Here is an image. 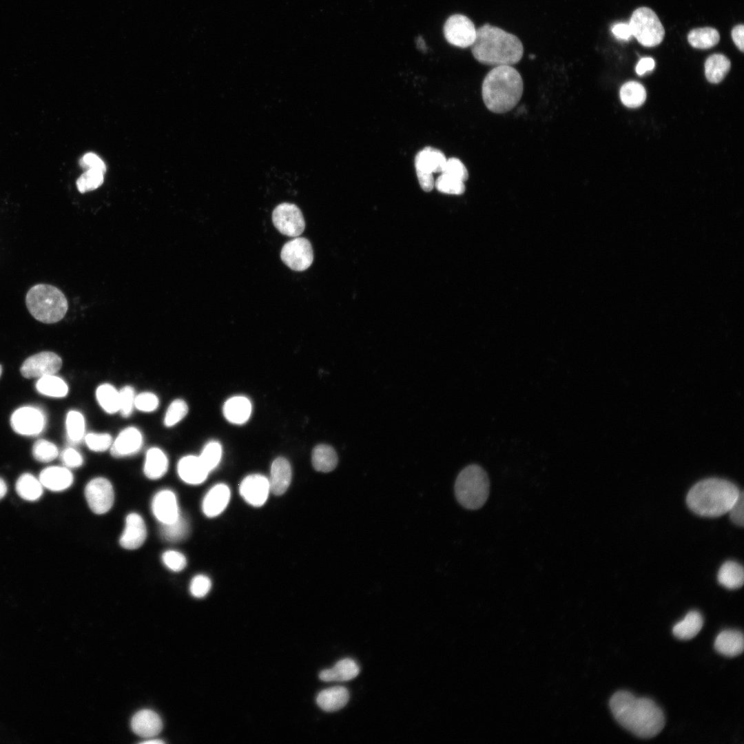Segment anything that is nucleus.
Here are the masks:
<instances>
[{
    "label": "nucleus",
    "mask_w": 744,
    "mask_h": 744,
    "mask_svg": "<svg viewBox=\"0 0 744 744\" xmlns=\"http://www.w3.org/2000/svg\"><path fill=\"white\" fill-rule=\"evenodd\" d=\"M272 221L282 234L290 237L300 236L305 227L302 213L293 203H282L277 205L272 212Z\"/></svg>",
    "instance_id": "1a4fd4ad"
},
{
    "label": "nucleus",
    "mask_w": 744,
    "mask_h": 744,
    "mask_svg": "<svg viewBox=\"0 0 744 744\" xmlns=\"http://www.w3.org/2000/svg\"><path fill=\"white\" fill-rule=\"evenodd\" d=\"M728 513L733 523L741 526H743V494L742 492Z\"/></svg>",
    "instance_id": "5fc2aeb1"
},
{
    "label": "nucleus",
    "mask_w": 744,
    "mask_h": 744,
    "mask_svg": "<svg viewBox=\"0 0 744 744\" xmlns=\"http://www.w3.org/2000/svg\"><path fill=\"white\" fill-rule=\"evenodd\" d=\"M732 38L736 47L740 51L744 50V26L743 25H737L734 26L732 30Z\"/></svg>",
    "instance_id": "4d7b16f0"
},
{
    "label": "nucleus",
    "mask_w": 744,
    "mask_h": 744,
    "mask_svg": "<svg viewBox=\"0 0 744 744\" xmlns=\"http://www.w3.org/2000/svg\"><path fill=\"white\" fill-rule=\"evenodd\" d=\"M221 455L220 444L217 442H210L205 445L199 457L208 471L210 472L218 464Z\"/></svg>",
    "instance_id": "c03bdc74"
},
{
    "label": "nucleus",
    "mask_w": 744,
    "mask_h": 744,
    "mask_svg": "<svg viewBox=\"0 0 744 744\" xmlns=\"http://www.w3.org/2000/svg\"><path fill=\"white\" fill-rule=\"evenodd\" d=\"M446 157L438 149L426 147L420 150L415 158V168L417 176H433L435 173H441Z\"/></svg>",
    "instance_id": "f3484780"
},
{
    "label": "nucleus",
    "mask_w": 744,
    "mask_h": 744,
    "mask_svg": "<svg viewBox=\"0 0 744 744\" xmlns=\"http://www.w3.org/2000/svg\"><path fill=\"white\" fill-rule=\"evenodd\" d=\"M85 497L92 512L99 515L106 513L114 501L112 485L104 477L94 478L85 488Z\"/></svg>",
    "instance_id": "9b49d317"
},
{
    "label": "nucleus",
    "mask_w": 744,
    "mask_h": 744,
    "mask_svg": "<svg viewBox=\"0 0 744 744\" xmlns=\"http://www.w3.org/2000/svg\"><path fill=\"white\" fill-rule=\"evenodd\" d=\"M1 373H2V366H1V365L0 364V377H1Z\"/></svg>",
    "instance_id": "680f3d73"
},
{
    "label": "nucleus",
    "mask_w": 744,
    "mask_h": 744,
    "mask_svg": "<svg viewBox=\"0 0 744 744\" xmlns=\"http://www.w3.org/2000/svg\"><path fill=\"white\" fill-rule=\"evenodd\" d=\"M188 412L186 402L181 399H176L169 405L164 417V424L172 427L181 421Z\"/></svg>",
    "instance_id": "37998d69"
},
{
    "label": "nucleus",
    "mask_w": 744,
    "mask_h": 744,
    "mask_svg": "<svg viewBox=\"0 0 744 744\" xmlns=\"http://www.w3.org/2000/svg\"><path fill=\"white\" fill-rule=\"evenodd\" d=\"M80 165L87 169H96L103 173L106 167L104 162L94 153L89 152L84 154L79 161Z\"/></svg>",
    "instance_id": "603ef678"
},
{
    "label": "nucleus",
    "mask_w": 744,
    "mask_h": 744,
    "mask_svg": "<svg viewBox=\"0 0 744 744\" xmlns=\"http://www.w3.org/2000/svg\"><path fill=\"white\" fill-rule=\"evenodd\" d=\"M717 578L719 583L728 589L739 588L743 584V568L736 561H726L721 566Z\"/></svg>",
    "instance_id": "c756f323"
},
{
    "label": "nucleus",
    "mask_w": 744,
    "mask_h": 744,
    "mask_svg": "<svg viewBox=\"0 0 744 744\" xmlns=\"http://www.w3.org/2000/svg\"><path fill=\"white\" fill-rule=\"evenodd\" d=\"M251 405L249 400L242 396H235L229 399L223 406V413L226 419L234 424H243L249 417Z\"/></svg>",
    "instance_id": "bb28decb"
},
{
    "label": "nucleus",
    "mask_w": 744,
    "mask_h": 744,
    "mask_svg": "<svg viewBox=\"0 0 744 744\" xmlns=\"http://www.w3.org/2000/svg\"><path fill=\"white\" fill-rule=\"evenodd\" d=\"M61 460L65 467L78 468L83 464L82 455L74 448H68L61 455Z\"/></svg>",
    "instance_id": "864d4df0"
},
{
    "label": "nucleus",
    "mask_w": 744,
    "mask_h": 744,
    "mask_svg": "<svg viewBox=\"0 0 744 744\" xmlns=\"http://www.w3.org/2000/svg\"><path fill=\"white\" fill-rule=\"evenodd\" d=\"M741 491L733 483L710 478L696 483L689 490L686 503L696 514L709 517L721 516L729 512Z\"/></svg>",
    "instance_id": "20e7f679"
},
{
    "label": "nucleus",
    "mask_w": 744,
    "mask_h": 744,
    "mask_svg": "<svg viewBox=\"0 0 744 744\" xmlns=\"http://www.w3.org/2000/svg\"><path fill=\"white\" fill-rule=\"evenodd\" d=\"M146 537L147 528L142 517L135 513H130L120 538L121 546L127 550L136 549L142 546Z\"/></svg>",
    "instance_id": "dca6fc26"
},
{
    "label": "nucleus",
    "mask_w": 744,
    "mask_h": 744,
    "mask_svg": "<svg viewBox=\"0 0 744 744\" xmlns=\"http://www.w3.org/2000/svg\"><path fill=\"white\" fill-rule=\"evenodd\" d=\"M471 52L479 63L495 67L518 63L522 57L524 48L515 35L486 23L477 29Z\"/></svg>",
    "instance_id": "f03ea898"
},
{
    "label": "nucleus",
    "mask_w": 744,
    "mask_h": 744,
    "mask_svg": "<svg viewBox=\"0 0 744 744\" xmlns=\"http://www.w3.org/2000/svg\"><path fill=\"white\" fill-rule=\"evenodd\" d=\"M210 579L203 575H198L194 577L189 586V590L192 596L196 598H201L205 597L210 590L211 588Z\"/></svg>",
    "instance_id": "3c124183"
},
{
    "label": "nucleus",
    "mask_w": 744,
    "mask_h": 744,
    "mask_svg": "<svg viewBox=\"0 0 744 744\" xmlns=\"http://www.w3.org/2000/svg\"><path fill=\"white\" fill-rule=\"evenodd\" d=\"M360 672L358 663L350 658H345L338 661L329 669H325L319 674L320 680L329 681H347L356 677Z\"/></svg>",
    "instance_id": "393cba45"
},
{
    "label": "nucleus",
    "mask_w": 744,
    "mask_h": 744,
    "mask_svg": "<svg viewBox=\"0 0 744 744\" xmlns=\"http://www.w3.org/2000/svg\"><path fill=\"white\" fill-rule=\"evenodd\" d=\"M163 564L174 572L183 570L187 565V559L183 554L176 550H167L162 555Z\"/></svg>",
    "instance_id": "09e8293b"
},
{
    "label": "nucleus",
    "mask_w": 744,
    "mask_h": 744,
    "mask_svg": "<svg viewBox=\"0 0 744 744\" xmlns=\"http://www.w3.org/2000/svg\"><path fill=\"white\" fill-rule=\"evenodd\" d=\"M143 444L142 434L134 426L124 428L111 445V453L116 457L129 456L140 450Z\"/></svg>",
    "instance_id": "6ab92c4d"
},
{
    "label": "nucleus",
    "mask_w": 744,
    "mask_h": 744,
    "mask_svg": "<svg viewBox=\"0 0 744 744\" xmlns=\"http://www.w3.org/2000/svg\"><path fill=\"white\" fill-rule=\"evenodd\" d=\"M7 490L8 488L6 483L1 477H0V499L6 495Z\"/></svg>",
    "instance_id": "bf43d9fd"
},
{
    "label": "nucleus",
    "mask_w": 744,
    "mask_h": 744,
    "mask_svg": "<svg viewBox=\"0 0 744 744\" xmlns=\"http://www.w3.org/2000/svg\"><path fill=\"white\" fill-rule=\"evenodd\" d=\"M655 63L653 59L650 57H645L641 59L636 65V72L638 75H643L648 71H652L654 68Z\"/></svg>",
    "instance_id": "13d9d810"
},
{
    "label": "nucleus",
    "mask_w": 744,
    "mask_h": 744,
    "mask_svg": "<svg viewBox=\"0 0 744 744\" xmlns=\"http://www.w3.org/2000/svg\"><path fill=\"white\" fill-rule=\"evenodd\" d=\"M180 479L189 484L203 483L209 473L199 456L187 455L182 457L177 466Z\"/></svg>",
    "instance_id": "aec40b11"
},
{
    "label": "nucleus",
    "mask_w": 744,
    "mask_h": 744,
    "mask_svg": "<svg viewBox=\"0 0 744 744\" xmlns=\"http://www.w3.org/2000/svg\"><path fill=\"white\" fill-rule=\"evenodd\" d=\"M32 455L38 462L46 463L56 459L59 451L53 443L45 440H39L32 446Z\"/></svg>",
    "instance_id": "ea45409f"
},
{
    "label": "nucleus",
    "mask_w": 744,
    "mask_h": 744,
    "mask_svg": "<svg viewBox=\"0 0 744 744\" xmlns=\"http://www.w3.org/2000/svg\"><path fill=\"white\" fill-rule=\"evenodd\" d=\"M36 389L41 394L52 397H65L68 392L67 384L54 375L39 378L36 383Z\"/></svg>",
    "instance_id": "f704fd0d"
},
{
    "label": "nucleus",
    "mask_w": 744,
    "mask_h": 744,
    "mask_svg": "<svg viewBox=\"0 0 744 744\" xmlns=\"http://www.w3.org/2000/svg\"><path fill=\"white\" fill-rule=\"evenodd\" d=\"M10 424L13 430L23 435H36L43 429L45 418L38 409L23 406L17 409L12 415Z\"/></svg>",
    "instance_id": "ddd939ff"
},
{
    "label": "nucleus",
    "mask_w": 744,
    "mask_h": 744,
    "mask_svg": "<svg viewBox=\"0 0 744 744\" xmlns=\"http://www.w3.org/2000/svg\"><path fill=\"white\" fill-rule=\"evenodd\" d=\"M349 699L347 688L335 686L322 690L316 697V703L325 712H335L344 707Z\"/></svg>",
    "instance_id": "a878e982"
},
{
    "label": "nucleus",
    "mask_w": 744,
    "mask_h": 744,
    "mask_svg": "<svg viewBox=\"0 0 744 744\" xmlns=\"http://www.w3.org/2000/svg\"><path fill=\"white\" fill-rule=\"evenodd\" d=\"M443 32L447 42L461 48L471 46L474 43L477 29L473 22L466 16L455 14L446 21Z\"/></svg>",
    "instance_id": "6e6552de"
},
{
    "label": "nucleus",
    "mask_w": 744,
    "mask_h": 744,
    "mask_svg": "<svg viewBox=\"0 0 744 744\" xmlns=\"http://www.w3.org/2000/svg\"><path fill=\"white\" fill-rule=\"evenodd\" d=\"M103 172L96 169L86 170L76 180L78 190L85 193L98 188L103 183Z\"/></svg>",
    "instance_id": "a19ab883"
},
{
    "label": "nucleus",
    "mask_w": 744,
    "mask_h": 744,
    "mask_svg": "<svg viewBox=\"0 0 744 744\" xmlns=\"http://www.w3.org/2000/svg\"><path fill=\"white\" fill-rule=\"evenodd\" d=\"M311 460L316 471L328 473L337 466L338 456L333 447L327 444H319L313 450Z\"/></svg>",
    "instance_id": "2f4dec72"
},
{
    "label": "nucleus",
    "mask_w": 744,
    "mask_h": 744,
    "mask_svg": "<svg viewBox=\"0 0 744 744\" xmlns=\"http://www.w3.org/2000/svg\"><path fill=\"white\" fill-rule=\"evenodd\" d=\"M619 94L623 105L630 108L641 106L646 99V92L644 87L636 81H629L624 83L620 89Z\"/></svg>",
    "instance_id": "c9c22d12"
},
{
    "label": "nucleus",
    "mask_w": 744,
    "mask_h": 744,
    "mask_svg": "<svg viewBox=\"0 0 744 744\" xmlns=\"http://www.w3.org/2000/svg\"><path fill=\"white\" fill-rule=\"evenodd\" d=\"M85 419L80 412L74 410L68 412L65 426L70 442L77 443L82 440L85 433Z\"/></svg>",
    "instance_id": "4c0bfd02"
},
{
    "label": "nucleus",
    "mask_w": 744,
    "mask_h": 744,
    "mask_svg": "<svg viewBox=\"0 0 744 744\" xmlns=\"http://www.w3.org/2000/svg\"><path fill=\"white\" fill-rule=\"evenodd\" d=\"M730 61L721 54L710 55L705 62V74L707 80L712 83L721 82L728 73Z\"/></svg>",
    "instance_id": "7c9ffc66"
},
{
    "label": "nucleus",
    "mask_w": 744,
    "mask_h": 744,
    "mask_svg": "<svg viewBox=\"0 0 744 744\" xmlns=\"http://www.w3.org/2000/svg\"><path fill=\"white\" fill-rule=\"evenodd\" d=\"M612 32L617 38L623 40H629L632 36L628 23H617L612 26Z\"/></svg>",
    "instance_id": "6e6d98bb"
},
{
    "label": "nucleus",
    "mask_w": 744,
    "mask_h": 744,
    "mask_svg": "<svg viewBox=\"0 0 744 744\" xmlns=\"http://www.w3.org/2000/svg\"><path fill=\"white\" fill-rule=\"evenodd\" d=\"M441 173L466 181L468 177V173L464 164L457 158H447Z\"/></svg>",
    "instance_id": "49530a36"
},
{
    "label": "nucleus",
    "mask_w": 744,
    "mask_h": 744,
    "mask_svg": "<svg viewBox=\"0 0 744 744\" xmlns=\"http://www.w3.org/2000/svg\"><path fill=\"white\" fill-rule=\"evenodd\" d=\"M703 625V617L698 611L692 610L676 623L672 628L673 634L678 639L689 640L694 638Z\"/></svg>",
    "instance_id": "c85d7f7f"
},
{
    "label": "nucleus",
    "mask_w": 744,
    "mask_h": 744,
    "mask_svg": "<svg viewBox=\"0 0 744 744\" xmlns=\"http://www.w3.org/2000/svg\"><path fill=\"white\" fill-rule=\"evenodd\" d=\"M489 487L486 472L478 464H472L464 468L458 474L455 483V495L463 507L476 510L487 500Z\"/></svg>",
    "instance_id": "423d86ee"
},
{
    "label": "nucleus",
    "mask_w": 744,
    "mask_h": 744,
    "mask_svg": "<svg viewBox=\"0 0 744 744\" xmlns=\"http://www.w3.org/2000/svg\"><path fill=\"white\" fill-rule=\"evenodd\" d=\"M628 24L632 36L645 47L658 45L664 38V28L656 13L649 8L635 10Z\"/></svg>",
    "instance_id": "0eeeda50"
},
{
    "label": "nucleus",
    "mask_w": 744,
    "mask_h": 744,
    "mask_svg": "<svg viewBox=\"0 0 744 744\" xmlns=\"http://www.w3.org/2000/svg\"><path fill=\"white\" fill-rule=\"evenodd\" d=\"M188 531L187 521L180 516L176 521L163 525L161 534L167 541H176L184 538Z\"/></svg>",
    "instance_id": "79ce46f5"
},
{
    "label": "nucleus",
    "mask_w": 744,
    "mask_h": 744,
    "mask_svg": "<svg viewBox=\"0 0 744 744\" xmlns=\"http://www.w3.org/2000/svg\"><path fill=\"white\" fill-rule=\"evenodd\" d=\"M743 634L739 630H725L721 632L714 641V648L720 654L727 657H736L743 651Z\"/></svg>",
    "instance_id": "b1692460"
},
{
    "label": "nucleus",
    "mask_w": 744,
    "mask_h": 744,
    "mask_svg": "<svg viewBox=\"0 0 744 744\" xmlns=\"http://www.w3.org/2000/svg\"><path fill=\"white\" fill-rule=\"evenodd\" d=\"M523 91L521 76L512 65L494 67L485 76L482 85L485 106L496 114H503L514 108Z\"/></svg>",
    "instance_id": "7ed1b4c3"
},
{
    "label": "nucleus",
    "mask_w": 744,
    "mask_h": 744,
    "mask_svg": "<svg viewBox=\"0 0 744 744\" xmlns=\"http://www.w3.org/2000/svg\"><path fill=\"white\" fill-rule=\"evenodd\" d=\"M168 464L167 457L161 449L151 448L146 453L144 473L149 479H159L166 473Z\"/></svg>",
    "instance_id": "cd10ccee"
},
{
    "label": "nucleus",
    "mask_w": 744,
    "mask_h": 744,
    "mask_svg": "<svg viewBox=\"0 0 744 744\" xmlns=\"http://www.w3.org/2000/svg\"><path fill=\"white\" fill-rule=\"evenodd\" d=\"M43 485L40 480L30 473H23L17 479L15 489L22 499L34 502L43 495Z\"/></svg>",
    "instance_id": "473e14b6"
},
{
    "label": "nucleus",
    "mask_w": 744,
    "mask_h": 744,
    "mask_svg": "<svg viewBox=\"0 0 744 744\" xmlns=\"http://www.w3.org/2000/svg\"><path fill=\"white\" fill-rule=\"evenodd\" d=\"M282 262L294 271L308 269L313 260L311 242L305 238L297 237L286 242L280 252Z\"/></svg>",
    "instance_id": "9d476101"
},
{
    "label": "nucleus",
    "mask_w": 744,
    "mask_h": 744,
    "mask_svg": "<svg viewBox=\"0 0 744 744\" xmlns=\"http://www.w3.org/2000/svg\"><path fill=\"white\" fill-rule=\"evenodd\" d=\"M434 187L447 194L460 195L465 191L464 181L443 173L435 180Z\"/></svg>",
    "instance_id": "58836bf2"
},
{
    "label": "nucleus",
    "mask_w": 744,
    "mask_h": 744,
    "mask_svg": "<svg viewBox=\"0 0 744 744\" xmlns=\"http://www.w3.org/2000/svg\"><path fill=\"white\" fill-rule=\"evenodd\" d=\"M230 499L228 486L219 484L213 486L206 494L202 505L204 514L214 517L220 514L226 508Z\"/></svg>",
    "instance_id": "4be33fe9"
},
{
    "label": "nucleus",
    "mask_w": 744,
    "mask_h": 744,
    "mask_svg": "<svg viewBox=\"0 0 744 744\" xmlns=\"http://www.w3.org/2000/svg\"><path fill=\"white\" fill-rule=\"evenodd\" d=\"M119 411L125 417H129L134 407L135 394L134 389L130 386L123 387L119 391Z\"/></svg>",
    "instance_id": "de8ad7c7"
},
{
    "label": "nucleus",
    "mask_w": 744,
    "mask_h": 744,
    "mask_svg": "<svg viewBox=\"0 0 744 744\" xmlns=\"http://www.w3.org/2000/svg\"><path fill=\"white\" fill-rule=\"evenodd\" d=\"M152 510L162 525L172 523L180 516L176 496L170 490H162L155 495L152 502Z\"/></svg>",
    "instance_id": "2eb2a0df"
},
{
    "label": "nucleus",
    "mask_w": 744,
    "mask_h": 744,
    "mask_svg": "<svg viewBox=\"0 0 744 744\" xmlns=\"http://www.w3.org/2000/svg\"><path fill=\"white\" fill-rule=\"evenodd\" d=\"M159 404L157 396L150 392H143L135 397L134 407L143 412H152Z\"/></svg>",
    "instance_id": "8fccbe9b"
},
{
    "label": "nucleus",
    "mask_w": 744,
    "mask_h": 744,
    "mask_svg": "<svg viewBox=\"0 0 744 744\" xmlns=\"http://www.w3.org/2000/svg\"><path fill=\"white\" fill-rule=\"evenodd\" d=\"M720 40L719 32L710 27L699 28L690 30L688 41L694 48L708 49L716 45Z\"/></svg>",
    "instance_id": "72a5a7b5"
},
{
    "label": "nucleus",
    "mask_w": 744,
    "mask_h": 744,
    "mask_svg": "<svg viewBox=\"0 0 744 744\" xmlns=\"http://www.w3.org/2000/svg\"><path fill=\"white\" fill-rule=\"evenodd\" d=\"M27 308L37 320L52 324L62 320L68 311V301L58 288L45 284L32 287L25 298Z\"/></svg>",
    "instance_id": "39448f33"
},
{
    "label": "nucleus",
    "mask_w": 744,
    "mask_h": 744,
    "mask_svg": "<svg viewBox=\"0 0 744 744\" xmlns=\"http://www.w3.org/2000/svg\"><path fill=\"white\" fill-rule=\"evenodd\" d=\"M132 731L145 738H152L162 730L163 722L159 715L150 710L137 712L131 720Z\"/></svg>",
    "instance_id": "a211bd4d"
},
{
    "label": "nucleus",
    "mask_w": 744,
    "mask_h": 744,
    "mask_svg": "<svg viewBox=\"0 0 744 744\" xmlns=\"http://www.w3.org/2000/svg\"><path fill=\"white\" fill-rule=\"evenodd\" d=\"M61 365V358L57 354L43 351L28 358L22 364L20 371L25 378H41L54 375Z\"/></svg>",
    "instance_id": "f8f14e48"
},
{
    "label": "nucleus",
    "mask_w": 744,
    "mask_h": 744,
    "mask_svg": "<svg viewBox=\"0 0 744 744\" xmlns=\"http://www.w3.org/2000/svg\"><path fill=\"white\" fill-rule=\"evenodd\" d=\"M240 493L244 499L254 506H262L271 491L269 479L261 475H250L240 485Z\"/></svg>",
    "instance_id": "4468645a"
},
{
    "label": "nucleus",
    "mask_w": 744,
    "mask_h": 744,
    "mask_svg": "<svg viewBox=\"0 0 744 744\" xmlns=\"http://www.w3.org/2000/svg\"><path fill=\"white\" fill-rule=\"evenodd\" d=\"M164 743V741H163L161 740H159V739L146 740L145 741L141 742V743H144V744L145 743V744H161V743Z\"/></svg>",
    "instance_id": "052dcab7"
},
{
    "label": "nucleus",
    "mask_w": 744,
    "mask_h": 744,
    "mask_svg": "<svg viewBox=\"0 0 744 744\" xmlns=\"http://www.w3.org/2000/svg\"><path fill=\"white\" fill-rule=\"evenodd\" d=\"M96 397L99 405L106 413L113 414L119 411V391L112 384L105 383L99 386L96 391Z\"/></svg>",
    "instance_id": "e433bc0d"
},
{
    "label": "nucleus",
    "mask_w": 744,
    "mask_h": 744,
    "mask_svg": "<svg viewBox=\"0 0 744 744\" xmlns=\"http://www.w3.org/2000/svg\"><path fill=\"white\" fill-rule=\"evenodd\" d=\"M85 442L91 451L103 452L111 447L112 438L108 433H90L85 436Z\"/></svg>",
    "instance_id": "a18cd8bd"
},
{
    "label": "nucleus",
    "mask_w": 744,
    "mask_h": 744,
    "mask_svg": "<svg viewBox=\"0 0 744 744\" xmlns=\"http://www.w3.org/2000/svg\"><path fill=\"white\" fill-rule=\"evenodd\" d=\"M609 705L617 723L637 737L652 738L665 725L662 710L650 699L620 690L612 696Z\"/></svg>",
    "instance_id": "f257e3e1"
},
{
    "label": "nucleus",
    "mask_w": 744,
    "mask_h": 744,
    "mask_svg": "<svg viewBox=\"0 0 744 744\" xmlns=\"http://www.w3.org/2000/svg\"><path fill=\"white\" fill-rule=\"evenodd\" d=\"M291 480V468L289 462L284 457L276 459L271 467L270 490L274 495H282L288 488Z\"/></svg>",
    "instance_id": "5701e85b"
},
{
    "label": "nucleus",
    "mask_w": 744,
    "mask_h": 744,
    "mask_svg": "<svg viewBox=\"0 0 744 744\" xmlns=\"http://www.w3.org/2000/svg\"><path fill=\"white\" fill-rule=\"evenodd\" d=\"M39 479L43 487L56 492L68 488L72 484L74 477L67 467L52 466L40 473Z\"/></svg>",
    "instance_id": "412c9836"
}]
</instances>
